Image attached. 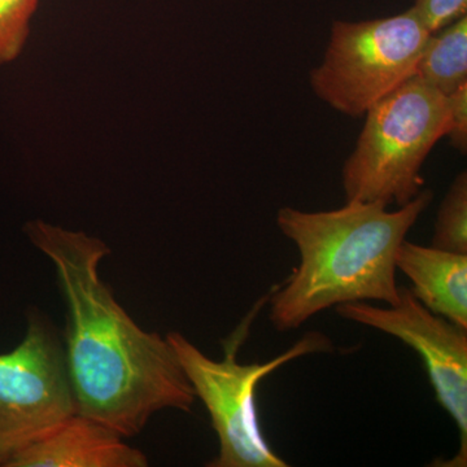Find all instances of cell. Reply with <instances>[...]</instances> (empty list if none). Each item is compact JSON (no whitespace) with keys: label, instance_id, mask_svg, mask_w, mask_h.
Segmentation results:
<instances>
[{"label":"cell","instance_id":"1","mask_svg":"<svg viewBox=\"0 0 467 467\" xmlns=\"http://www.w3.org/2000/svg\"><path fill=\"white\" fill-rule=\"evenodd\" d=\"M26 234L54 264L66 300L64 350L77 413L124 438L164 409L192 413L198 398L167 337L135 324L101 281L107 244L42 221L27 223Z\"/></svg>","mask_w":467,"mask_h":467},{"label":"cell","instance_id":"2","mask_svg":"<svg viewBox=\"0 0 467 467\" xmlns=\"http://www.w3.org/2000/svg\"><path fill=\"white\" fill-rule=\"evenodd\" d=\"M432 199V192L422 190L398 211L362 202L324 212L279 209L276 225L296 245L300 264L270 299L275 330H295L342 304L395 306L396 254Z\"/></svg>","mask_w":467,"mask_h":467},{"label":"cell","instance_id":"3","mask_svg":"<svg viewBox=\"0 0 467 467\" xmlns=\"http://www.w3.org/2000/svg\"><path fill=\"white\" fill-rule=\"evenodd\" d=\"M451 121L450 98L413 77L365 113L343 167L347 202L408 204L422 192L427 156Z\"/></svg>","mask_w":467,"mask_h":467},{"label":"cell","instance_id":"4","mask_svg":"<svg viewBox=\"0 0 467 467\" xmlns=\"http://www.w3.org/2000/svg\"><path fill=\"white\" fill-rule=\"evenodd\" d=\"M430 36L411 8L376 20L335 21L324 60L310 72V86L337 112L365 116L416 76Z\"/></svg>","mask_w":467,"mask_h":467},{"label":"cell","instance_id":"5","mask_svg":"<svg viewBox=\"0 0 467 467\" xmlns=\"http://www.w3.org/2000/svg\"><path fill=\"white\" fill-rule=\"evenodd\" d=\"M168 343L211 416L220 441L211 467H287L267 444L257 416L256 391L261 380L294 359L333 350L327 335L309 331L282 355L264 364H239L235 349L223 361L209 358L180 333H169Z\"/></svg>","mask_w":467,"mask_h":467},{"label":"cell","instance_id":"6","mask_svg":"<svg viewBox=\"0 0 467 467\" xmlns=\"http://www.w3.org/2000/svg\"><path fill=\"white\" fill-rule=\"evenodd\" d=\"M76 411L63 343L54 326L33 313L23 342L0 353V456Z\"/></svg>","mask_w":467,"mask_h":467},{"label":"cell","instance_id":"7","mask_svg":"<svg viewBox=\"0 0 467 467\" xmlns=\"http://www.w3.org/2000/svg\"><path fill=\"white\" fill-rule=\"evenodd\" d=\"M340 317L376 328L416 350L429 374L439 404L460 432V450L442 466L467 465V327L436 316L410 288L400 285L399 301L389 308L362 303L337 306Z\"/></svg>","mask_w":467,"mask_h":467},{"label":"cell","instance_id":"8","mask_svg":"<svg viewBox=\"0 0 467 467\" xmlns=\"http://www.w3.org/2000/svg\"><path fill=\"white\" fill-rule=\"evenodd\" d=\"M143 451L99 420L73 413L50 431L5 451L2 467H144Z\"/></svg>","mask_w":467,"mask_h":467},{"label":"cell","instance_id":"9","mask_svg":"<svg viewBox=\"0 0 467 467\" xmlns=\"http://www.w3.org/2000/svg\"><path fill=\"white\" fill-rule=\"evenodd\" d=\"M396 269L410 279L411 292L430 312L467 327V254L405 239L396 254Z\"/></svg>","mask_w":467,"mask_h":467},{"label":"cell","instance_id":"10","mask_svg":"<svg viewBox=\"0 0 467 467\" xmlns=\"http://www.w3.org/2000/svg\"><path fill=\"white\" fill-rule=\"evenodd\" d=\"M414 77L445 97L467 84L466 16L430 36Z\"/></svg>","mask_w":467,"mask_h":467},{"label":"cell","instance_id":"11","mask_svg":"<svg viewBox=\"0 0 467 467\" xmlns=\"http://www.w3.org/2000/svg\"><path fill=\"white\" fill-rule=\"evenodd\" d=\"M432 247L467 254V173L454 178L436 217Z\"/></svg>","mask_w":467,"mask_h":467},{"label":"cell","instance_id":"12","mask_svg":"<svg viewBox=\"0 0 467 467\" xmlns=\"http://www.w3.org/2000/svg\"><path fill=\"white\" fill-rule=\"evenodd\" d=\"M39 0H0V66L23 51Z\"/></svg>","mask_w":467,"mask_h":467},{"label":"cell","instance_id":"13","mask_svg":"<svg viewBox=\"0 0 467 467\" xmlns=\"http://www.w3.org/2000/svg\"><path fill=\"white\" fill-rule=\"evenodd\" d=\"M411 9L429 33L434 34L466 16L467 0H416Z\"/></svg>","mask_w":467,"mask_h":467},{"label":"cell","instance_id":"14","mask_svg":"<svg viewBox=\"0 0 467 467\" xmlns=\"http://www.w3.org/2000/svg\"><path fill=\"white\" fill-rule=\"evenodd\" d=\"M451 121L447 137L451 146L465 155L467 150V84L450 95Z\"/></svg>","mask_w":467,"mask_h":467}]
</instances>
